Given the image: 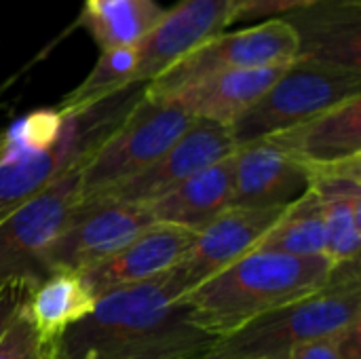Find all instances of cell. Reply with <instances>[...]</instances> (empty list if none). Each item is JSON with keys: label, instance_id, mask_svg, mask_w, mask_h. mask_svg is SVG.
Wrapping results in <instances>:
<instances>
[{"label": "cell", "instance_id": "obj_1", "mask_svg": "<svg viewBox=\"0 0 361 359\" xmlns=\"http://www.w3.org/2000/svg\"><path fill=\"white\" fill-rule=\"evenodd\" d=\"M182 294L173 271L102 294L53 359H203L216 339L190 322Z\"/></svg>", "mask_w": 361, "mask_h": 359}, {"label": "cell", "instance_id": "obj_2", "mask_svg": "<svg viewBox=\"0 0 361 359\" xmlns=\"http://www.w3.org/2000/svg\"><path fill=\"white\" fill-rule=\"evenodd\" d=\"M328 258H296L277 252H250L178 300L190 322L222 339L281 305L319 292L332 281Z\"/></svg>", "mask_w": 361, "mask_h": 359}, {"label": "cell", "instance_id": "obj_3", "mask_svg": "<svg viewBox=\"0 0 361 359\" xmlns=\"http://www.w3.org/2000/svg\"><path fill=\"white\" fill-rule=\"evenodd\" d=\"M360 262H351L336 267L332 281L319 292L216 339L203 359H286L307 343L360 326Z\"/></svg>", "mask_w": 361, "mask_h": 359}, {"label": "cell", "instance_id": "obj_4", "mask_svg": "<svg viewBox=\"0 0 361 359\" xmlns=\"http://www.w3.org/2000/svg\"><path fill=\"white\" fill-rule=\"evenodd\" d=\"M146 85H133L87 110L66 114L59 142L23 161H0V218L42 193L63 174L82 167L91 152L110 135L140 102Z\"/></svg>", "mask_w": 361, "mask_h": 359}, {"label": "cell", "instance_id": "obj_5", "mask_svg": "<svg viewBox=\"0 0 361 359\" xmlns=\"http://www.w3.org/2000/svg\"><path fill=\"white\" fill-rule=\"evenodd\" d=\"M361 95V72L311 59H294L271 89L233 125L239 146L264 140Z\"/></svg>", "mask_w": 361, "mask_h": 359}, {"label": "cell", "instance_id": "obj_6", "mask_svg": "<svg viewBox=\"0 0 361 359\" xmlns=\"http://www.w3.org/2000/svg\"><path fill=\"white\" fill-rule=\"evenodd\" d=\"M195 118L171 99L142 95L80 169V199L97 195L159 161Z\"/></svg>", "mask_w": 361, "mask_h": 359}, {"label": "cell", "instance_id": "obj_7", "mask_svg": "<svg viewBox=\"0 0 361 359\" xmlns=\"http://www.w3.org/2000/svg\"><path fill=\"white\" fill-rule=\"evenodd\" d=\"M298 34L283 17L267 19L252 28L220 32L146 83L144 95L165 99L192 83L222 72L286 66L298 57Z\"/></svg>", "mask_w": 361, "mask_h": 359}, {"label": "cell", "instance_id": "obj_8", "mask_svg": "<svg viewBox=\"0 0 361 359\" xmlns=\"http://www.w3.org/2000/svg\"><path fill=\"white\" fill-rule=\"evenodd\" d=\"M80 169L63 174L42 193L0 218V286L15 279L38 284L44 277V254L78 205Z\"/></svg>", "mask_w": 361, "mask_h": 359}, {"label": "cell", "instance_id": "obj_9", "mask_svg": "<svg viewBox=\"0 0 361 359\" xmlns=\"http://www.w3.org/2000/svg\"><path fill=\"white\" fill-rule=\"evenodd\" d=\"M154 220L146 205L118 203L108 199L78 201L68 226L47 250L44 275L51 271L85 273L108 260Z\"/></svg>", "mask_w": 361, "mask_h": 359}, {"label": "cell", "instance_id": "obj_10", "mask_svg": "<svg viewBox=\"0 0 361 359\" xmlns=\"http://www.w3.org/2000/svg\"><path fill=\"white\" fill-rule=\"evenodd\" d=\"M237 150L231 127L195 118L180 140L150 167L87 199H108L118 203L148 205L176 188L197 171L226 159ZM85 201V199H78Z\"/></svg>", "mask_w": 361, "mask_h": 359}, {"label": "cell", "instance_id": "obj_11", "mask_svg": "<svg viewBox=\"0 0 361 359\" xmlns=\"http://www.w3.org/2000/svg\"><path fill=\"white\" fill-rule=\"evenodd\" d=\"M239 0H180L137 44L133 85H146L231 25Z\"/></svg>", "mask_w": 361, "mask_h": 359}, {"label": "cell", "instance_id": "obj_12", "mask_svg": "<svg viewBox=\"0 0 361 359\" xmlns=\"http://www.w3.org/2000/svg\"><path fill=\"white\" fill-rule=\"evenodd\" d=\"M283 212L286 207H226L216 216L197 233L182 262L171 269L184 294L250 254Z\"/></svg>", "mask_w": 361, "mask_h": 359}, {"label": "cell", "instance_id": "obj_13", "mask_svg": "<svg viewBox=\"0 0 361 359\" xmlns=\"http://www.w3.org/2000/svg\"><path fill=\"white\" fill-rule=\"evenodd\" d=\"M195 237V231L154 222L114 256L80 273V277L95 298L118 288L157 279L182 262Z\"/></svg>", "mask_w": 361, "mask_h": 359}, {"label": "cell", "instance_id": "obj_14", "mask_svg": "<svg viewBox=\"0 0 361 359\" xmlns=\"http://www.w3.org/2000/svg\"><path fill=\"white\" fill-rule=\"evenodd\" d=\"M309 190V169L269 140L233 152L231 207H288Z\"/></svg>", "mask_w": 361, "mask_h": 359}, {"label": "cell", "instance_id": "obj_15", "mask_svg": "<svg viewBox=\"0 0 361 359\" xmlns=\"http://www.w3.org/2000/svg\"><path fill=\"white\" fill-rule=\"evenodd\" d=\"M309 169V190L324 214L326 258L343 267L360 262L361 245V157Z\"/></svg>", "mask_w": 361, "mask_h": 359}, {"label": "cell", "instance_id": "obj_16", "mask_svg": "<svg viewBox=\"0 0 361 359\" xmlns=\"http://www.w3.org/2000/svg\"><path fill=\"white\" fill-rule=\"evenodd\" d=\"M283 19L298 34L296 59L361 72L360 0H319Z\"/></svg>", "mask_w": 361, "mask_h": 359}, {"label": "cell", "instance_id": "obj_17", "mask_svg": "<svg viewBox=\"0 0 361 359\" xmlns=\"http://www.w3.org/2000/svg\"><path fill=\"white\" fill-rule=\"evenodd\" d=\"M264 140L286 150L305 167L357 159L361 157V95Z\"/></svg>", "mask_w": 361, "mask_h": 359}, {"label": "cell", "instance_id": "obj_18", "mask_svg": "<svg viewBox=\"0 0 361 359\" xmlns=\"http://www.w3.org/2000/svg\"><path fill=\"white\" fill-rule=\"evenodd\" d=\"M288 66L290 63L222 72L192 83L165 99L176 102L192 118L214 121L231 127L271 89V85Z\"/></svg>", "mask_w": 361, "mask_h": 359}, {"label": "cell", "instance_id": "obj_19", "mask_svg": "<svg viewBox=\"0 0 361 359\" xmlns=\"http://www.w3.org/2000/svg\"><path fill=\"white\" fill-rule=\"evenodd\" d=\"M231 197L233 154L186 178L146 207L159 224H173L199 233L226 207H231Z\"/></svg>", "mask_w": 361, "mask_h": 359}, {"label": "cell", "instance_id": "obj_20", "mask_svg": "<svg viewBox=\"0 0 361 359\" xmlns=\"http://www.w3.org/2000/svg\"><path fill=\"white\" fill-rule=\"evenodd\" d=\"M97 298L85 286L82 277L72 271H51L30 290L25 315L42 345L53 358L61 336L85 320Z\"/></svg>", "mask_w": 361, "mask_h": 359}, {"label": "cell", "instance_id": "obj_21", "mask_svg": "<svg viewBox=\"0 0 361 359\" xmlns=\"http://www.w3.org/2000/svg\"><path fill=\"white\" fill-rule=\"evenodd\" d=\"M252 252H277L296 258H326V229L319 199L307 190L290 203Z\"/></svg>", "mask_w": 361, "mask_h": 359}, {"label": "cell", "instance_id": "obj_22", "mask_svg": "<svg viewBox=\"0 0 361 359\" xmlns=\"http://www.w3.org/2000/svg\"><path fill=\"white\" fill-rule=\"evenodd\" d=\"M157 0H104L82 11V23L99 49L137 47L163 15Z\"/></svg>", "mask_w": 361, "mask_h": 359}, {"label": "cell", "instance_id": "obj_23", "mask_svg": "<svg viewBox=\"0 0 361 359\" xmlns=\"http://www.w3.org/2000/svg\"><path fill=\"white\" fill-rule=\"evenodd\" d=\"M137 68V47L102 49L93 70L55 108L63 114L87 110L129 87Z\"/></svg>", "mask_w": 361, "mask_h": 359}, {"label": "cell", "instance_id": "obj_24", "mask_svg": "<svg viewBox=\"0 0 361 359\" xmlns=\"http://www.w3.org/2000/svg\"><path fill=\"white\" fill-rule=\"evenodd\" d=\"M66 114L57 108H38L0 131V150L13 154H38L51 150L63 133Z\"/></svg>", "mask_w": 361, "mask_h": 359}, {"label": "cell", "instance_id": "obj_25", "mask_svg": "<svg viewBox=\"0 0 361 359\" xmlns=\"http://www.w3.org/2000/svg\"><path fill=\"white\" fill-rule=\"evenodd\" d=\"M286 359H361L360 326L307 343Z\"/></svg>", "mask_w": 361, "mask_h": 359}, {"label": "cell", "instance_id": "obj_26", "mask_svg": "<svg viewBox=\"0 0 361 359\" xmlns=\"http://www.w3.org/2000/svg\"><path fill=\"white\" fill-rule=\"evenodd\" d=\"M0 359H53L42 349L25 315V307L0 339Z\"/></svg>", "mask_w": 361, "mask_h": 359}, {"label": "cell", "instance_id": "obj_27", "mask_svg": "<svg viewBox=\"0 0 361 359\" xmlns=\"http://www.w3.org/2000/svg\"><path fill=\"white\" fill-rule=\"evenodd\" d=\"M319 0H239L231 25L239 23V21H267V19H275L283 13L292 15L296 11H302L311 4H315Z\"/></svg>", "mask_w": 361, "mask_h": 359}, {"label": "cell", "instance_id": "obj_28", "mask_svg": "<svg viewBox=\"0 0 361 359\" xmlns=\"http://www.w3.org/2000/svg\"><path fill=\"white\" fill-rule=\"evenodd\" d=\"M34 286L36 284L27 279H15L0 286V339L25 307V300Z\"/></svg>", "mask_w": 361, "mask_h": 359}, {"label": "cell", "instance_id": "obj_29", "mask_svg": "<svg viewBox=\"0 0 361 359\" xmlns=\"http://www.w3.org/2000/svg\"><path fill=\"white\" fill-rule=\"evenodd\" d=\"M104 0H85V8H93V6H97V4H102Z\"/></svg>", "mask_w": 361, "mask_h": 359}]
</instances>
